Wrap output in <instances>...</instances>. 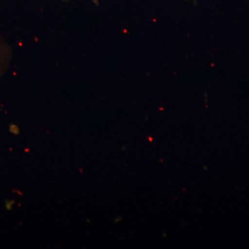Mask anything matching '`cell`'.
<instances>
[{"label":"cell","instance_id":"obj_1","mask_svg":"<svg viewBox=\"0 0 249 249\" xmlns=\"http://www.w3.org/2000/svg\"><path fill=\"white\" fill-rule=\"evenodd\" d=\"M12 58V47L0 35V79L9 70Z\"/></svg>","mask_w":249,"mask_h":249},{"label":"cell","instance_id":"obj_2","mask_svg":"<svg viewBox=\"0 0 249 249\" xmlns=\"http://www.w3.org/2000/svg\"><path fill=\"white\" fill-rule=\"evenodd\" d=\"M62 1H68L69 0H62ZM91 1H92L94 3V4H98V0H91Z\"/></svg>","mask_w":249,"mask_h":249}]
</instances>
